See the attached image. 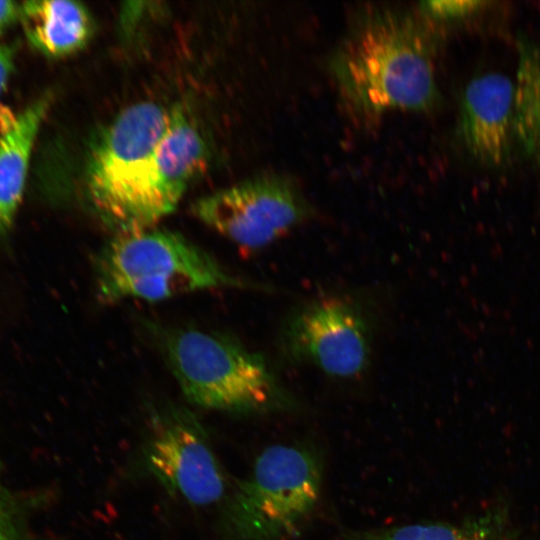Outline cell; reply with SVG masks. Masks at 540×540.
Here are the masks:
<instances>
[{"label": "cell", "mask_w": 540, "mask_h": 540, "mask_svg": "<svg viewBox=\"0 0 540 540\" xmlns=\"http://www.w3.org/2000/svg\"><path fill=\"white\" fill-rule=\"evenodd\" d=\"M433 41L410 14L375 10L340 43L331 71L342 100L357 115L428 111L438 102Z\"/></svg>", "instance_id": "cell-1"}, {"label": "cell", "mask_w": 540, "mask_h": 540, "mask_svg": "<svg viewBox=\"0 0 540 540\" xmlns=\"http://www.w3.org/2000/svg\"><path fill=\"white\" fill-rule=\"evenodd\" d=\"M93 275L101 304L246 286L183 235L156 228L115 234L93 257Z\"/></svg>", "instance_id": "cell-2"}, {"label": "cell", "mask_w": 540, "mask_h": 540, "mask_svg": "<svg viewBox=\"0 0 540 540\" xmlns=\"http://www.w3.org/2000/svg\"><path fill=\"white\" fill-rule=\"evenodd\" d=\"M154 330L159 348L190 403L247 413L276 407L284 400L262 356L235 339L196 328Z\"/></svg>", "instance_id": "cell-3"}, {"label": "cell", "mask_w": 540, "mask_h": 540, "mask_svg": "<svg viewBox=\"0 0 540 540\" xmlns=\"http://www.w3.org/2000/svg\"><path fill=\"white\" fill-rule=\"evenodd\" d=\"M322 467L306 448L277 444L256 458L251 472L228 496L226 540H291L315 508Z\"/></svg>", "instance_id": "cell-4"}, {"label": "cell", "mask_w": 540, "mask_h": 540, "mask_svg": "<svg viewBox=\"0 0 540 540\" xmlns=\"http://www.w3.org/2000/svg\"><path fill=\"white\" fill-rule=\"evenodd\" d=\"M172 111L150 101L121 111L91 145L85 190L95 215L115 233L125 200L165 133Z\"/></svg>", "instance_id": "cell-5"}, {"label": "cell", "mask_w": 540, "mask_h": 540, "mask_svg": "<svg viewBox=\"0 0 540 540\" xmlns=\"http://www.w3.org/2000/svg\"><path fill=\"white\" fill-rule=\"evenodd\" d=\"M140 462L165 490L192 505L209 506L226 494L225 472L209 437L183 407H166L152 415Z\"/></svg>", "instance_id": "cell-6"}, {"label": "cell", "mask_w": 540, "mask_h": 540, "mask_svg": "<svg viewBox=\"0 0 540 540\" xmlns=\"http://www.w3.org/2000/svg\"><path fill=\"white\" fill-rule=\"evenodd\" d=\"M193 215L244 249H260L304 221L309 208L289 180L259 176L197 199Z\"/></svg>", "instance_id": "cell-7"}, {"label": "cell", "mask_w": 540, "mask_h": 540, "mask_svg": "<svg viewBox=\"0 0 540 540\" xmlns=\"http://www.w3.org/2000/svg\"><path fill=\"white\" fill-rule=\"evenodd\" d=\"M207 152L196 124L182 111H173L165 133L126 198L115 234L153 228L172 213L203 170Z\"/></svg>", "instance_id": "cell-8"}, {"label": "cell", "mask_w": 540, "mask_h": 540, "mask_svg": "<svg viewBox=\"0 0 540 540\" xmlns=\"http://www.w3.org/2000/svg\"><path fill=\"white\" fill-rule=\"evenodd\" d=\"M285 354L338 378H354L367 366L369 330L360 308L348 299L324 297L294 312L282 331Z\"/></svg>", "instance_id": "cell-9"}, {"label": "cell", "mask_w": 540, "mask_h": 540, "mask_svg": "<svg viewBox=\"0 0 540 540\" xmlns=\"http://www.w3.org/2000/svg\"><path fill=\"white\" fill-rule=\"evenodd\" d=\"M514 90L510 78L498 72L473 77L463 90L458 137L468 155L482 166L501 168L512 158Z\"/></svg>", "instance_id": "cell-10"}, {"label": "cell", "mask_w": 540, "mask_h": 540, "mask_svg": "<svg viewBox=\"0 0 540 540\" xmlns=\"http://www.w3.org/2000/svg\"><path fill=\"white\" fill-rule=\"evenodd\" d=\"M19 17L30 44L49 57L78 52L94 32L89 10L76 1H27L21 5Z\"/></svg>", "instance_id": "cell-11"}, {"label": "cell", "mask_w": 540, "mask_h": 540, "mask_svg": "<svg viewBox=\"0 0 540 540\" xmlns=\"http://www.w3.org/2000/svg\"><path fill=\"white\" fill-rule=\"evenodd\" d=\"M50 97L30 104L0 133V233L10 229L23 197L30 157Z\"/></svg>", "instance_id": "cell-12"}, {"label": "cell", "mask_w": 540, "mask_h": 540, "mask_svg": "<svg viewBox=\"0 0 540 540\" xmlns=\"http://www.w3.org/2000/svg\"><path fill=\"white\" fill-rule=\"evenodd\" d=\"M514 90L516 144L540 168V42L518 40Z\"/></svg>", "instance_id": "cell-13"}, {"label": "cell", "mask_w": 540, "mask_h": 540, "mask_svg": "<svg viewBox=\"0 0 540 540\" xmlns=\"http://www.w3.org/2000/svg\"><path fill=\"white\" fill-rule=\"evenodd\" d=\"M500 520L492 515L456 525L443 522L348 530L345 540H496Z\"/></svg>", "instance_id": "cell-14"}, {"label": "cell", "mask_w": 540, "mask_h": 540, "mask_svg": "<svg viewBox=\"0 0 540 540\" xmlns=\"http://www.w3.org/2000/svg\"><path fill=\"white\" fill-rule=\"evenodd\" d=\"M19 503L0 480V540H26Z\"/></svg>", "instance_id": "cell-15"}, {"label": "cell", "mask_w": 540, "mask_h": 540, "mask_svg": "<svg viewBox=\"0 0 540 540\" xmlns=\"http://www.w3.org/2000/svg\"><path fill=\"white\" fill-rule=\"evenodd\" d=\"M487 1H427L422 10L439 20H456L479 13L490 5Z\"/></svg>", "instance_id": "cell-16"}, {"label": "cell", "mask_w": 540, "mask_h": 540, "mask_svg": "<svg viewBox=\"0 0 540 540\" xmlns=\"http://www.w3.org/2000/svg\"><path fill=\"white\" fill-rule=\"evenodd\" d=\"M13 66L12 48L0 42V95L4 91Z\"/></svg>", "instance_id": "cell-17"}, {"label": "cell", "mask_w": 540, "mask_h": 540, "mask_svg": "<svg viewBox=\"0 0 540 540\" xmlns=\"http://www.w3.org/2000/svg\"><path fill=\"white\" fill-rule=\"evenodd\" d=\"M20 14V7L15 2L0 1V34L10 25Z\"/></svg>", "instance_id": "cell-18"}]
</instances>
